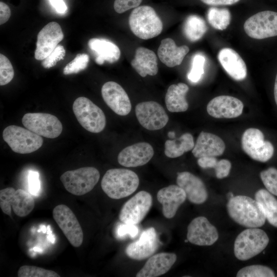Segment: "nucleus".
Segmentation results:
<instances>
[{"mask_svg": "<svg viewBox=\"0 0 277 277\" xmlns=\"http://www.w3.org/2000/svg\"><path fill=\"white\" fill-rule=\"evenodd\" d=\"M207 19L212 27L217 30H224L230 24L231 14L227 8L212 7L208 10Z\"/></svg>", "mask_w": 277, "mask_h": 277, "instance_id": "nucleus-33", "label": "nucleus"}, {"mask_svg": "<svg viewBox=\"0 0 277 277\" xmlns=\"http://www.w3.org/2000/svg\"><path fill=\"white\" fill-rule=\"evenodd\" d=\"M255 200L262 207L268 222L277 228V199L267 190L261 189L255 193Z\"/></svg>", "mask_w": 277, "mask_h": 277, "instance_id": "nucleus-31", "label": "nucleus"}, {"mask_svg": "<svg viewBox=\"0 0 277 277\" xmlns=\"http://www.w3.org/2000/svg\"><path fill=\"white\" fill-rule=\"evenodd\" d=\"M177 185L185 191L188 200L195 204H202L207 199L208 194L206 187L202 180L188 172L177 173Z\"/></svg>", "mask_w": 277, "mask_h": 277, "instance_id": "nucleus-21", "label": "nucleus"}, {"mask_svg": "<svg viewBox=\"0 0 277 277\" xmlns=\"http://www.w3.org/2000/svg\"><path fill=\"white\" fill-rule=\"evenodd\" d=\"M243 108L244 105L239 99L229 95H220L208 103L207 111L214 118H232L241 115Z\"/></svg>", "mask_w": 277, "mask_h": 277, "instance_id": "nucleus-19", "label": "nucleus"}, {"mask_svg": "<svg viewBox=\"0 0 277 277\" xmlns=\"http://www.w3.org/2000/svg\"><path fill=\"white\" fill-rule=\"evenodd\" d=\"M231 167V164L229 161L222 159L218 161L214 157L210 164V168H214L215 175L219 179L227 177L229 173Z\"/></svg>", "mask_w": 277, "mask_h": 277, "instance_id": "nucleus-40", "label": "nucleus"}, {"mask_svg": "<svg viewBox=\"0 0 277 277\" xmlns=\"http://www.w3.org/2000/svg\"><path fill=\"white\" fill-rule=\"evenodd\" d=\"M14 74V69L9 59L0 54V85L4 86L10 83Z\"/></svg>", "mask_w": 277, "mask_h": 277, "instance_id": "nucleus-39", "label": "nucleus"}, {"mask_svg": "<svg viewBox=\"0 0 277 277\" xmlns=\"http://www.w3.org/2000/svg\"><path fill=\"white\" fill-rule=\"evenodd\" d=\"M246 34L254 39H264L277 36V12L265 10L258 12L244 23Z\"/></svg>", "mask_w": 277, "mask_h": 277, "instance_id": "nucleus-10", "label": "nucleus"}, {"mask_svg": "<svg viewBox=\"0 0 277 277\" xmlns=\"http://www.w3.org/2000/svg\"><path fill=\"white\" fill-rule=\"evenodd\" d=\"M174 253L161 252L154 254L147 261L136 273V277H156L168 272L176 261Z\"/></svg>", "mask_w": 277, "mask_h": 277, "instance_id": "nucleus-23", "label": "nucleus"}, {"mask_svg": "<svg viewBox=\"0 0 277 277\" xmlns=\"http://www.w3.org/2000/svg\"><path fill=\"white\" fill-rule=\"evenodd\" d=\"M102 95L107 106L116 114L125 116L131 109L129 96L121 85L110 81L105 83L101 89Z\"/></svg>", "mask_w": 277, "mask_h": 277, "instance_id": "nucleus-17", "label": "nucleus"}, {"mask_svg": "<svg viewBox=\"0 0 277 277\" xmlns=\"http://www.w3.org/2000/svg\"><path fill=\"white\" fill-rule=\"evenodd\" d=\"M64 38L60 25L56 22H50L45 26L37 35L34 57L43 60L56 47Z\"/></svg>", "mask_w": 277, "mask_h": 277, "instance_id": "nucleus-16", "label": "nucleus"}, {"mask_svg": "<svg viewBox=\"0 0 277 277\" xmlns=\"http://www.w3.org/2000/svg\"><path fill=\"white\" fill-rule=\"evenodd\" d=\"M183 33L190 42L200 39L207 30V26L203 18L196 15H191L185 21L183 27Z\"/></svg>", "mask_w": 277, "mask_h": 277, "instance_id": "nucleus-32", "label": "nucleus"}, {"mask_svg": "<svg viewBox=\"0 0 277 277\" xmlns=\"http://www.w3.org/2000/svg\"><path fill=\"white\" fill-rule=\"evenodd\" d=\"M234 195H233V194L231 192H229L227 195V197H228L229 200L230 199H231V197H232Z\"/></svg>", "mask_w": 277, "mask_h": 277, "instance_id": "nucleus-50", "label": "nucleus"}, {"mask_svg": "<svg viewBox=\"0 0 277 277\" xmlns=\"http://www.w3.org/2000/svg\"><path fill=\"white\" fill-rule=\"evenodd\" d=\"M218 238L217 229L205 216L194 218L188 226L187 239L191 244L198 246H210Z\"/></svg>", "mask_w": 277, "mask_h": 277, "instance_id": "nucleus-15", "label": "nucleus"}, {"mask_svg": "<svg viewBox=\"0 0 277 277\" xmlns=\"http://www.w3.org/2000/svg\"><path fill=\"white\" fill-rule=\"evenodd\" d=\"M226 207L229 216L247 228H259L265 223L266 216L261 205L249 196H233L228 200Z\"/></svg>", "mask_w": 277, "mask_h": 277, "instance_id": "nucleus-1", "label": "nucleus"}, {"mask_svg": "<svg viewBox=\"0 0 277 277\" xmlns=\"http://www.w3.org/2000/svg\"><path fill=\"white\" fill-rule=\"evenodd\" d=\"M18 277H60V275L53 270L46 269L39 267L24 265L17 272Z\"/></svg>", "mask_w": 277, "mask_h": 277, "instance_id": "nucleus-35", "label": "nucleus"}, {"mask_svg": "<svg viewBox=\"0 0 277 277\" xmlns=\"http://www.w3.org/2000/svg\"><path fill=\"white\" fill-rule=\"evenodd\" d=\"M4 140L14 152L28 154L38 150L42 146V137L28 129L10 125L3 132Z\"/></svg>", "mask_w": 277, "mask_h": 277, "instance_id": "nucleus-7", "label": "nucleus"}, {"mask_svg": "<svg viewBox=\"0 0 277 277\" xmlns=\"http://www.w3.org/2000/svg\"><path fill=\"white\" fill-rule=\"evenodd\" d=\"M260 177L267 190L277 196V169L270 167L263 170Z\"/></svg>", "mask_w": 277, "mask_h": 277, "instance_id": "nucleus-38", "label": "nucleus"}, {"mask_svg": "<svg viewBox=\"0 0 277 277\" xmlns=\"http://www.w3.org/2000/svg\"><path fill=\"white\" fill-rule=\"evenodd\" d=\"M194 145L192 135L186 133L177 139L167 140L165 143V154L168 157L176 158L192 150Z\"/></svg>", "mask_w": 277, "mask_h": 277, "instance_id": "nucleus-30", "label": "nucleus"}, {"mask_svg": "<svg viewBox=\"0 0 277 277\" xmlns=\"http://www.w3.org/2000/svg\"><path fill=\"white\" fill-rule=\"evenodd\" d=\"M205 56L200 53L195 54L192 60V66L187 74L188 79L193 83H197L204 73Z\"/></svg>", "mask_w": 277, "mask_h": 277, "instance_id": "nucleus-36", "label": "nucleus"}, {"mask_svg": "<svg viewBox=\"0 0 277 277\" xmlns=\"http://www.w3.org/2000/svg\"><path fill=\"white\" fill-rule=\"evenodd\" d=\"M100 177V172L96 168L85 167L65 172L60 176V180L69 192L81 196L91 191Z\"/></svg>", "mask_w": 277, "mask_h": 277, "instance_id": "nucleus-5", "label": "nucleus"}, {"mask_svg": "<svg viewBox=\"0 0 277 277\" xmlns=\"http://www.w3.org/2000/svg\"><path fill=\"white\" fill-rule=\"evenodd\" d=\"M135 114L140 124L149 130H157L167 124L169 118L163 107L154 101L138 103L135 108Z\"/></svg>", "mask_w": 277, "mask_h": 277, "instance_id": "nucleus-14", "label": "nucleus"}, {"mask_svg": "<svg viewBox=\"0 0 277 277\" xmlns=\"http://www.w3.org/2000/svg\"><path fill=\"white\" fill-rule=\"evenodd\" d=\"M89 57L86 53L77 54L75 57L65 67L63 73L65 75L77 73L88 66Z\"/></svg>", "mask_w": 277, "mask_h": 277, "instance_id": "nucleus-37", "label": "nucleus"}, {"mask_svg": "<svg viewBox=\"0 0 277 277\" xmlns=\"http://www.w3.org/2000/svg\"><path fill=\"white\" fill-rule=\"evenodd\" d=\"M19 217L28 215L33 210L35 202L31 194L24 190L8 187L0 190V207L2 211L11 216V206Z\"/></svg>", "mask_w": 277, "mask_h": 277, "instance_id": "nucleus-8", "label": "nucleus"}, {"mask_svg": "<svg viewBox=\"0 0 277 277\" xmlns=\"http://www.w3.org/2000/svg\"><path fill=\"white\" fill-rule=\"evenodd\" d=\"M138 233V228L136 225L122 224L116 229V234L118 238L122 239L129 236L131 238L135 237Z\"/></svg>", "mask_w": 277, "mask_h": 277, "instance_id": "nucleus-42", "label": "nucleus"}, {"mask_svg": "<svg viewBox=\"0 0 277 277\" xmlns=\"http://www.w3.org/2000/svg\"><path fill=\"white\" fill-rule=\"evenodd\" d=\"M221 65L233 79L242 81L247 76V67L245 63L240 55L233 49L224 48L217 55Z\"/></svg>", "mask_w": 277, "mask_h": 277, "instance_id": "nucleus-25", "label": "nucleus"}, {"mask_svg": "<svg viewBox=\"0 0 277 277\" xmlns=\"http://www.w3.org/2000/svg\"><path fill=\"white\" fill-rule=\"evenodd\" d=\"M175 133L174 132L170 131L168 133V136L170 138H173L174 137Z\"/></svg>", "mask_w": 277, "mask_h": 277, "instance_id": "nucleus-49", "label": "nucleus"}, {"mask_svg": "<svg viewBox=\"0 0 277 277\" xmlns=\"http://www.w3.org/2000/svg\"><path fill=\"white\" fill-rule=\"evenodd\" d=\"M188 90V86L183 83L173 84L169 87L165 95V103L170 112H184L188 109V104L186 95Z\"/></svg>", "mask_w": 277, "mask_h": 277, "instance_id": "nucleus-29", "label": "nucleus"}, {"mask_svg": "<svg viewBox=\"0 0 277 277\" xmlns=\"http://www.w3.org/2000/svg\"><path fill=\"white\" fill-rule=\"evenodd\" d=\"M189 49L186 45L177 46L174 41L170 38L161 41L157 50L160 61L169 67L180 65Z\"/></svg>", "mask_w": 277, "mask_h": 277, "instance_id": "nucleus-26", "label": "nucleus"}, {"mask_svg": "<svg viewBox=\"0 0 277 277\" xmlns=\"http://www.w3.org/2000/svg\"><path fill=\"white\" fill-rule=\"evenodd\" d=\"M65 53L64 47L57 45L49 55L42 60V66L45 68H50L54 66L57 62L64 58Z\"/></svg>", "mask_w": 277, "mask_h": 277, "instance_id": "nucleus-41", "label": "nucleus"}, {"mask_svg": "<svg viewBox=\"0 0 277 277\" xmlns=\"http://www.w3.org/2000/svg\"><path fill=\"white\" fill-rule=\"evenodd\" d=\"M238 277H274L275 274L270 268L262 265L244 267L237 273Z\"/></svg>", "mask_w": 277, "mask_h": 277, "instance_id": "nucleus-34", "label": "nucleus"}, {"mask_svg": "<svg viewBox=\"0 0 277 277\" xmlns=\"http://www.w3.org/2000/svg\"><path fill=\"white\" fill-rule=\"evenodd\" d=\"M88 46L95 56V62L102 65L107 61L110 63L118 60L121 51L114 43L104 38H93L88 42Z\"/></svg>", "mask_w": 277, "mask_h": 277, "instance_id": "nucleus-27", "label": "nucleus"}, {"mask_svg": "<svg viewBox=\"0 0 277 277\" xmlns=\"http://www.w3.org/2000/svg\"><path fill=\"white\" fill-rule=\"evenodd\" d=\"M152 204L151 195L146 191H141L124 204L119 219L123 223L136 225L144 219Z\"/></svg>", "mask_w": 277, "mask_h": 277, "instance_id": "nucleus-13", "label": "nucleus"}, {"mask_svg": "<svg viewBox=\"0 0 277 277\" xmlns=\"http://www.w3.org/2000/svg\"><path fill=\"white\" fill-rule=\"evenodd\" d=\"M50 4L58 13H65L67 7L63 0H49Z\"/></svg>", "mask_w": 277, "mask_h": 277, "instance_id": "nucleus-46", "label": "nucleus"}, {"mask_svg": "<svg viewBox=\"0 0 277 277\" xmlns=\"http://www.w3.org/2000/svg\"><path fill=\"white\" fill-rule=\"evenodd\" d=\"M159 246V239L154 228L151 227L143 231L139 239L126 247L125 253L130 258L142 260L152 255Z\"/></svg>", "mask_w": 277, "mask_h": 277, "instance_id": "nucleus-18", "label": "nucleus"}, {"mask_svg": "<svg viewBox=\"0 0 277 277\" xmlns=\"http://www.w3.org/2000/svg\"><path fill=\"white\" fill-rule=\"evenodd\" d=\"M129 25L137 37L148 39L159 34L163 30V23L154 9L149 6L134 8L129 17Z\"/></svg>", "mask_w": 277, "mask_h": 277, "instance_id": "nucleus-3", "label": "nucleus"}, {"mask_svg": "<svg viewBox=\"0 0 277 277\" xmlns=\"http://www.w3.org/2000/svg\"><path fill=\"white\" fill-rule=\"evenodd\" d=\"M11 15V11L9 6L4 2H0V24L7 22Z\"/></svg>", "mask_w": 277, "mask_h": 277, "instance_id": "nucleus-45", "label": "nucleus"}, {"mask_svg": "<svg viewBox=\"0 0 277 277\" xmlns=\"http://www.w3.org/2000/svg\"><path fill=\"white\" fill-rule=\"evenodd\" d=\"M52 214L54 220L70 243L74 247L81 246L83 242V232L71 209L61 204L54 207Z\"/></svg>", "mask_w": 277, "mask_h": 277, "instance_id": "nucleus-12", "label": "nucleus"}, {"mask_svg": "<svg viewBox=\"0 0 277 277\" xmlns=\"http://www.w3.org/2000/svg\"><path fill=\"white\" fill-rule=\"evenodd\" d=\"M241 144L244 151L256 161L266 162L272 157L274 153L271 143L265 141L263 133L256 128H250L244 131Z\"/></svg>", "mask_w": 277, "mask_h": 277, "instance_id": "nucleus-9", "label": "nucleus"}, {"mask_svg": "<svg viewBox=\"0 0 277 277\" xmlns=\"http://www.w3.org/2000/svg\"><path fill=\"white\" fill-rule=\"evenodd\" d=\"M138 185V175L132 170L123 168L108 170L101 181L104 192L110 198L116 200L131 195Z\"/></svg>", "mask_w": 277, "mask_h": 277, "instance_id": "nucleus-2", "label": "nucleus"}, {"mask_svg": "<svg viewBox=\"0 0 277 277\" xmlns=\"http://www.w3.org/2000/svg\"><path fill=\"white\" fill-rule=\"evenodd\" d=\"M28 182L30 193L33 195H37L40 190L38 173L34 171H29L28 175Z\"/></svg>", "mask_w": 277, "mask_h": 277, "instance_id": "nucleus-44", "label": "nucleus"}, {"mask_svg": "<svg viewBox=\"0 0 277 277\" xmlns=\"http://www.w3.org/2000/svg\"><path fill=\"white\" fill-rule=\"evenodd\" d=\"M154 150L146 142L137 143L123 149L118 154V163L126 167H136L147 164L153 157Z\"/></svg>", "mask_w": 277, "mask_h": 277, "instance_id": "nucleus-20", "label": "nucleus"}, {"mask_svg": "<svg viewBox=\"0 0 277 277\" xmlns=\"http://www.w3.org/2000/svg\"><path fill=\"white\" fill-rule=\"evenodd\" d=\"M269 242V237L263 230L247 228L241 232L234 241V255L239 260H248L263 251Z\"/></svg>", "mask_w": 277, "mask_h": 277, "instance_id": "nucleus-4", "label": "nucleus"}, {"mask_svg": "<svg viewBox=\"0 0 277 277\" xmlns=\"http://www.w3.org/2000/svg\"><path fill=\"white\" fill-rule=\"evenodd\" d=\"M186 198L184 190L175 185L163 188L157 193V201L162 205L163 214L167 219L174 216L178 208Z\"/></svg>", "mask_w": 277, "mask_h": 277, "instance_id": "nucleus-22", "label": "nucleus"}, {"mask_svg": "<svg viewBox=\"0 0 277 277\" xmlns=\"http://www.w3.org/2000/svg\"><path fill=\"white\" fill-rule=\"evenodd\" d=\"M225 149L223 140L217 135L202 131L197 137L192 153L196 158L221 155Z\"/></svg>", "mask_w": 277, "mask_h": 277, "instance_id": "nucleus-24", "label": "nucleus"}, {"mask_svg": "<svg viewBox=\"0 0 277 277\" xmlns=\"http://www.w3.org/2000/svg\"><path fill=\"white\" fill-rule=\"evenodd\" d=\"M274 96L275 103L277 105V74L276 75L274 86Z\"/></svg>", "mask_w": 277, "mask_h": 277, "instance_id": "nucleus-48", "label": "nucleus"}, {"mask_svg": "<svg viewBox=\"0 0 277 277\" xmlns=\"http://www.w3.org/2000/svg\"><path fill=\"white\" fill-rule=\"evenodd\" d=\"M203 3L210 6L230 5L240 0H201Z\"/></svg>", "mask_w": 277, "mask_h": 277, "instance_id": "nucleus-47", "label": "nucleus"}, {"mask_svg": "<svg viewBox=\"0 0 277 277\" xmlns=\"http://www.w3.org/2000/svg\"><path fill=\"white\" fill-rule=\"evenodd\" d=\"M131 64L135 71L142 76L147 75L154 76L158 72L157 57L154 52L144 47L136 49L134 58Z\"/></svg>", "mask_w": 277, "mask_h": 277, "instance_id": "nucleus-28", "label": "nucleus"}, {"mask_svg": "<svg viewBox=\"0 0 277 277\" xmlns=\"http://www.w3.org/2000/svg\"><path fill=\"white\" fill-rule=\"evenodd\" d=\"M23 125L34 133L49 138L58 137L63 126L55 116L45 113H28L22 118Z\"/></svg>", "mask_w": 277, "mask_h": 277, "instance_id": "nucleus-11", "label": "nucleus"}, {"mask_svg": "<svg viewBox=\"0 0 277 277\" xmlns=\"http://www.w3.org/2000/svg\"><path fill=\"white\" fill-rule=\"evenodd\" d=\"M142 2V0H115L113 7L117 13H122L138 7Z\"/></svg>", "mask_w": 277, "mask_h": 277, "instance_id": "nucleus-43", "label": "nucleus"}, {"mask_svg": "<svg viewBox=\"0 0 277 277\" xmlns=\"http://www.w3.org/2000/svg\"><path fill=\"white\" fill-rule=\"evenodd\" d=\"M72 108L78 123L87 131L96 133L105 128L106 117L104 112L88 98H77Z\"/></svg>", "mask_w": 277, "mask_h": 277, "instance_id": "nucleus-6", "label": "nucleus"}]
</instances>
